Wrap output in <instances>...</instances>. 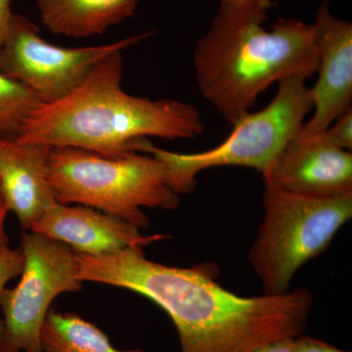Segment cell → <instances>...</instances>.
Returning a JSON list of instances; mask_svg holds the SVG:
<instances>
[{
  "label": "cell",
  "instance_id": "cell-1",
  "mask_svg": "<svg viewBox=\"0 0 352 352\" xmlns=\"http://www.w3.org/2000/svg\"><path fill=\"white\" fill-rule=\"evenodd\" d=\"M82 283L118 287L156 303L175 324L180 352H250L261 344L296 338L307 327L314 305L309 289L245 298L217 283L214 263L189 267L146 258L143 249L112 254H76Z\"/></svg>",
  "mask_w": 352,
  "mask_h": 352
},
{
  "label": "cell",
  "instance_id": "cell-2",
  "mask_svg": "<svg viewBox=\"0 0 352 352\" xmlns=\"http://www.w3.org/2000/svg\"><path fill=\"white\" fill-rule=\"evenodd\" d=\"M270 7L271 0L221 2L194 50L201 95L232 126L271 85L316 73L314 24L281 18L267 30Z\"/></svg>",
  "mask_w": 352,
  "mask_h": 352
},
{
  "label": "cell",
  "instance_id": "cell-3",
  "mask_svg": "<svg viewBox=\"0 0 352 352\" xmlns=\"http://www.w3.org/2000/svg\"><path fill=\"white\" fill-rule=\"evenodd\" d=\"M122 52L113 53L68 96L36 108L18 138L115 157L134 151L139 140L151 136L173 141L204 133L195 106L129 94L122 87Z\"/></svg>",
  "mask_w": 352,
  "mask_h": 352
},
{
  "label": "cell",
  "instance_id": "cell-4",
  "mask_svg": "<svg viewBox=\"0 0 352 352\" xmlns=\"http://www.w3.org/2000/svg\"><path fill=\"white\" fill-rule=\"evenodd\" d=\"M48 178L58 203L96 208L140 230L150 223L143 208L171 210L180 203L168 166L150 153L110 157L78 148L52 147Z\"/></svg>",
  "mask_w": 352,
  "mask_h": 352
},
{
  "label": "cell",
  "instance_id": "cell-5",
  "mask_svg": "<svg viewBox=\"0 0 352 352\" xmlns=\"http://www.w3.org/2000/svg\"><path fill=\"white\" fill-rule=\"evenodd\" d=\"M264 217L250 249L249 263L263 295L289 291L296 271L327 250L338 231L351 219L352 193L310 197L264 183Z\"/></svg>",
  "mask_w": 352,
  "mask_h": 352
},
{
  "label": "cell",
  "instance_id": "cell-6",
  "mask_svg": "<svg viewBox=\"0 0 352 352\" xmlns=\"http://www.w3.org/2000/svg\"><path fill=\"white\" fill-rule=\"evenodd\" d=\"M300 76L278 83L272 101L256 113H248L233 124L228 138L217 147L194 154L166 151L148 139L141 141L139 152L156 155L168 166L171 187L178 195L195 189L199 173L217 166L254 168L263 175L300 131L312 110L309 87Z\"/></svg>",
  "mask_w": 352,
  "mask_h": 352
},
{
  "label": "cell",
  "instance_id": "cell-7",
  "mask_svg": "<svg viewBox=\"0 0 352 352\" xmlns=\"http://www.w3.org/2000/svg\"><path fill=\"white\" fill-rule=\"evenodd\" d=\"M154 32L105 45L61 47L47 43L29 18L13 13L0 48V73L27 88L41 104L54 103L80 87L106 58L150 38Z\"/></svg>",
  "mask_w": 352,
  "mask_h": 352
},
{
  "label": "cell",
  "instance_id": "cell-8",
  "mask_svg": "<svg viewBox=\"0 0 352 352\" xmlns=\"http://www.w3.org/2000/svg\"><path fill=\"white\" fill-rule=\"evenodd\" d=\"M20 250L25 259L20 282L0 295L1 339L21 352H43L41 329L53 300L82 291L83 283L76 275V252L63 243L24 231Z\"/></svg>",
  "mask_w": 352,
  "mask_h": 352
},
{
  "label": "cell",
  "instance_id": "cell-9",
  "mask_svg": "<svg viewBox=\"0 0 352 352\" xmlns=\"http://www.w3.org/2000/svg\"><path fill=\"white\" fill-rule=\"evenodd\" d=\"M264 183L298 195L338 197L352 193V154L325 133H298L277 157Z\"/></svg>",
  "mask_w": 352,
  "mask_h": 352
},
{
  "label": "cell",
  "instance_id": "cell-10",
  "mask_svg": "<svg viewBox=\"0 0 352 352\" xmlns=\"http://www.w3.org/2000/svg\"><path fill=\"white\" fill-rule=\"evenodd\" d=\"M318 80L309 88L314 113L298 133L315 135L351 107L352 100V24L329 10L328 0L319 7L314 22Z\"/></svg>",
  "mask_w": 352,
  "mask_h": 352
},
{
  "label": "cell",
  "instance_id": "cell-11",
  "mask_svg": "<svg viewBox=\"0 0 352 352\" xmlns=\"http://www.w3.org/2000/svg\"><path fill=\"white\" fill-rule=\"evenodd\" d=\"M68 245L76 254L101 256L129 248L166 239L163 234L146 236L124 220L85 206H69L56 201L32 226L31 230Z\"/></svg>",
  "mask_w": 352,
  "mask_h": 352
},
{
  "label": "cell",
  "instance_id": "cell-12",
  "mask_svg": "<svg viewBox=\"0 0 352 352\" xmlns=\"http://www.w3.org/2000/svg\"><path fill=\"white\" fill-rule=\"evenodd\" d=\"M51 149L18 136L0 138V186L9 212L24 231L57 201L48 178Z\"/></svg>",
  "mask_w": 352,
  "mask_h": 352
},
{
  "label": "cell",
  "instance_id": "cell-13",
  "mask_svg": "<svg viewBox=\"0 0 352 352\" xmlns=\"http://www.w3.org/2000/svg\"><path fill=\"white\" fill-rule=\"evenodd\" d=\"M41 23L52 34L83 38L104 34L132 17L139 0H36Z\"/></svg>",
  "mask_w": 352,
  "mask_h": 352
},
{
  "label": "cell",
  "instance_id": "cell-14",
  "mask_svg": "<svg viewBox=\"0 0 352 352\" xmlns=\"http://www.w3.org/2000/svg\"><path fill=\"white\" fill-rule=\"evenodd\" d=\"M41 342L43 352H145L143 349L120 351L91 322L54 309L50 310L44 321Z\"/></svg>",
  "mask_w": 352,
  "mask_h": 352
},
{
  "label": "cell",
  "instance_id": "cell-15",
  "mask_svg": "<svg viewBox=\"0 0 352 352\" xmlns=\"http://www.w3.org/2000/svg\"><path fill=\"white\" fill-rule=\"evenodd\" d=\"M41 101L20 83L0 73V135L17 138Z\"/></svg>",
  "mask_w": 352,
  "mask_h": 352
},
{
  "label": "cell",
  "instance_id": "cell-16",
  "mask_svg": "<svg viewBox=\"0 0 352 352\" xmlns=\"http://www.w3.org/2000/svg\"><path fill=\"white\" fill-rule=\"evenodd\" d=\"M326 138L340 149H352V107L344 111L324 131Z\"/></svg>",
  "mask_w": 352,
  "mask_h": 352
},
{
  "label": "cell",
  "instance_id": "cell-17",
  "mask_svg": "<svg viewBox=\"0 0 352 352\" xmlns=\"http://www.w3.org/2000/svg\"><path fill=\"white\" fill-rule=\"evenodd\" d=\"M24 256L20 249L10 248L0 254V295L6 289V284L17 276H20L24 268ZM3 333V322L0 319V339Z\"/></svg>",
  "mask_w": 352,
  "mask_h": 352
},
{
  "label": "cell",
  "instance_id": "cell-18",
  "mask_svg": "<svg viewBox=\"0 0 352 352\" xmlns=\"http://www.w3.org/2000/svg\"><path fill=\"white\" fill-rule=\"evenodd\" d=\"M295 352H351L331 346L323 340L298 336L295 339Z\"/></svg>",
  "mask_w": 352,
  "mask_h": 352
},
{
  "label": "cell",
  "instance_id": "cell-19",
  "mask_svg": "<svg viewBox=\"0 0 352 352\" xmlns=\"http://www.w3.org/2000/svg\"><path fill=\"white\" fill-rule=\"evenodd\" d=\"M296 338H285L261 344L250 352H295Z\"/></svg>",
  "mask_w": 352,
  "mask_h": 352
},
{
  "label": "cell",
  "instance_id": "cell-20",
  "mask_svg": "<svg viewBox=\"0 0 352 352\" xmlns=\"http://www.w3.org/2000/svg\"><path fill=\"white\" fill-rule=\"evenodd\" d=\"M12 0H0V48L6 41L13 12L11 11Z\"/></svg>",
  "mask_w": 352,
  "mask_h": 352
},
{
  "label": "cell",
  "instance_id": "cell-21",
  "mask_svg": "<svg viewBox=\"0 0 352 352\" xmlns=\"http://www.w3.org/2000/svg\"><path fill=\"white\" fill-rule=\"evenodd\" d=\"M8 212L6 199H4L1 186H0V254L9 249V239L7 237L6 229H4V222H6V214Z\"/></svg>",
  "mask_w": 352,
  "mask_h": 352
},
{
  "label": "cell",
  "instance_id": "cell-22",
  "mask_svg": "<svg viewBox=\"0 0 352 352\" xmlns=\"http://www.w3.org/2000/svg\"><path fill=\"white\" fill-rule=\"evenodd\" d=\"M0 352H21V351H17V349H12V347H10L8 346V344H6V342H4L3 340L0 339Z\"/></svg>",
  "mask_w": 352,
  "mask_h": 352
},
{
  "label": "cell",
  "instance_id": "cell-23",
  "mask_svg": "<svg viewBox=\"0 0 352 352\" xmlns=\"http://www.w3.org/2000/svg\"><path fill=\"white\" fill-rule=\"evenodd\" d=\"M259 0H221V2H228V3H249V2H256Z\"/></svg>",
  "mask_w": 352,
  "mask_h": 352
},
{
  "label": "cell",
  "instance_id": "cell-24",
  "mask_svg": "<svg viewBox=\"0 0 352 352\" xmlns=\"http://www.w3.org/2000/svg\"><path fill=\"white\" fill-rule=\"evenodd\" d=\"M0 138H1V135H0Z\"/></svg>",
  "mask_w": 352,
  "mask_h": 352
}]
</instances>
